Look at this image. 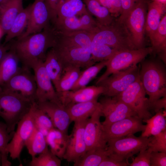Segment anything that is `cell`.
Wrapping results in <instances>:
<instances>
[{
  "label": "cell",
  "mask_w": 166,
  "mask_h": 166,
  "mask_svg": "<svg viewBox=\"0 0 166 166\" xmlns=\"http://www.w3.org/2000/svg\"><path fill=\"white\" fill-rule=\"evenodd\" d=\"M81 69L72 65L63 68L59 82V91L57 93L71 90L79 76Z\"/></svg>",
  "instance_id": "obj_37"
},
{
  "label": "cell",
  "mask_w": 166,
  "mask_h": 166,
  "mask_svg": "<svg viewBox=\"0 0 166 166\" xmlns=\"http://www.w3.org/2000/svg\"><path fill=\"white\" fill-rule=\"evenodd\" d=\"M68 136L54 128L45 136L50 151L60 159L63 158L65 152Z\"/></svg>",
  "instance_id": "obj_29"
},
{
  "label": "cell",
  "mask_w": 166,
  "mask_h": 166,
  "mask_svg": "<svg viewBox=\"0 0 166 166\" xmlns=\"http://www.w3.org/2000/svg\"><path fill=\"white\" fill-rule=\"evenodd\" d=\"M165 113L162 109L156 113L153 116L143 122L146 123L144 130L142 132L141 136L148 137L156 135L166 130Z\"/></svg>",
  "instance_id": "obj_33"
},
{
  "label": "cell",
  "mask_w": 166,
  "mask_h": 166,
  "mask_svg": "<svg viewBox=\"0 0 166 166\" xmlns=\"http://www.w3.org/2000/svg\"><path fill=\"white\" fill-rule=\"evenodd\" d=\"M10 49L9 44L5 45L0 43V62Z\"/></svg>",
  "instance_id": "obj_49"
},
{
  "label": "cell",
  "mask_w": 166,
  "mask_h": 166,
  "mask_svg": "<svg viewBox=\"0 0 166 166\" xmlns=\"http://www.w3.org/2000/svg\"><path fill=\"white\" fill-rule=\"evenodd\" d=\"M112 152L107 147L87 151L76 161L74 166H99Z\"/></svg>",
  "instance_id": "obj_35"
},
{
  "label": "cell",
  "mask_w": 166,
  "mask_h": 166,
  "mask_svg": "<svg viewBox=\"0 0 166 166\" xmlns=\"http://www.w3.org/2000/svg\"><path fill=\"white\" fill-rule=\"evenodd\" d=\"M15 132H8L5 123L0 122V152L2 156V166H10L11 162L8 159L6 150L7 145L12 138Z\"/></svg>",
  "instance_id": "obj_39"
},
{
  "label": "cell",
  "mask_w": 166,
  "mask_h": 166,
  "mask_svg": "<svg viewBox=\"0 0 166 166\" xmlns=\"http://www.w3.org/2000/svg\"><path fill=\"white\" fill-rule=\"evenodd\" d=\"M91 43L105 45L117 52L136 49L124 24L120 22L117 19H114L108 25H99L93 34Z\"/></svg>",
  "instance_id": "obj_4"
},
{
  "label": "cell",
  "mask_w": 166,
  "mask_h": 166,
  "mask_svg": "<svg viewBox=\"0 0 166 166\" xmlns=\"http://www.w3.org/2000/svg\"><path fill=\"white\" fill-rule=\"evenodd\" d=\"M83 2L88 12L96 17V20L99 25H109L114 20L108 9L96 0H84Z\"/></svg>",
  "instance_id": "obj_31"
},
{
  "label": "cell",
  "mask_w": 166,
  "mask_h": 166,
  "mask_svg": "<svg viewBox=\"0 0 166 166\" xmlns=\"http://www.w3.org/2000/svg\"><path fill=\"white\" fill-rule=\"evenodd\" d=\"M108 60L98 62L81 71L78 79L70 90H74L86 86L100 71L106 66Z\"/></svg>",
  "instance_id": "obj_36"
},
{
  "label": "cell",
  "mask_w": 166,
  "mask_h": 166,
  "mask_svg": "<svg viewBox=\"0 0 166 166\" xmlns=\"http://www.w3.org/2000/svg\"><path fill=\"white\" fill-rule=\"evenodd\" d=\"M61 164V159L49 150L32 159L29 166H60Z\"/></svg>",
  "instance_id": "obj_40"
},
{
  "label": "cell",
  "mask_w": 166,
  "mask_h": 166,
  "mask_svg": "<svg viewBox=\"0 0 166 166\" xmlns=\"http://www.w3.org/2000/svg\"><path fill=\"white\" fill-rule=\"evenodd\" d=\"M4 34L3 33L1 29V27H0V38H1L2 36Z\"/></svg>",
  "instance_id": "obj_51"
},
{
  "label": "cell",
  "mask_w": 166,
  "mask_h": 166,
  "mask_svg": "<svg viewBox=\"0 0 166 166\" xmlns=\"http://www.w3.org/2000/svg\"><path fill=\"white\" fill-rule=\"evenodd\" d=\"M20 62L14 52L10 49L0 62V88L19 71Z\"/></svg>",
  "instance_id": "obj_26"
},
{
  "label": "cell",
  "mask_w": 166,
  "mask_h": 166,
  "mask_svg": "<svg viewBox=\"0 0 166 166\" xmlns=\"http://www.w3.org/2000/svg\"><path fill=\"white\" fill-rule=\"evenodd\" d=\"M97 99L70 104L65 106L71 121L88 118L100 105Z\"/></svg>",
  "instance_id": "obj_25"
},
{
  "label": "cell",
  "mask_w": 166,
  "mask_h": 166,
  "mask_svg": "<svg viewBox=\"0 0 166 166\" xmlns=\"http://www.w3.org/2000/svg\"><path fill=\"white\" fill-rule=\"evenodd\" d=\"M143 122L142 119L136 116L126 117L108 126H103L107 141L108 139L119 138L142 132L145 126Z\"/></svg>",
  "instance_id": "obj_19"
},
{
  "label": "cell",
  "mask_w": 166,
  "mask_h": 166,
  "mask_svg": "<svg viewBox=\"0 0 166 166\" xmlns=\"http://www.w3.org/2000/svg\"><path fill=\"white\" fill-rule=\"evenodd\" d=\"M55 43L54 29L50 24L40 32L10 43V49L14 52L22 66L30 69L38 63L44 61L48 49Z\"/></svg>",
  "instance_id": "obj_1"
},
{
  "label": "cell",
  "mask_w": 166,
  "mask_h": 166,
  "mask_svg": "<svg viewBox=\"0 0 166 166\" xmlns=\"http://www.w3.org/2000/svg\"><path fill=\"white\" fill-rule=\"evenodd\" d=\"M31 4L24 9L14 20L5 39L4 44L5 45L15 37H18L23 33L27 27L29 18Z\"/></svg>",
  "instance_id": "obj_32"
},
{
  "label": "cell",
  "mask_w": 166,
  "mask_h": 166,
  "mask_svg": "<svg viewBox=\"0 0 166 166\" xmlns=\"http://www.w3.org/2000/svg\"><path fill=\"white\" fill-rule=\"evenodd\" d=\"M36 84V102L49 101L63 105L61 102L57 93L43 64L40 61L32 68Z\"/></svg>",
  "instance_id": "obj_15"
},
{
  "label": "cell",
  "mask_w": 166,
  "mask_h": 166,
  "mask_svg": "<svg viewBox=\"0 0 166 166\" xmlns=\"http://www.w3.org/2000/svg\"><path fill=\"white\" fill-rule=\"evenodd\" d=\"M140 65H135L127 69L115 72L97 85L103 88L104 96L113 97L125 90L139 77Z\"/></svg>",
  "instance_id": "obj_7"
},
{
  "label": "cell",
  "mask_w": 166,
  "mask_h": 166,
  "mask_svg": "<svg viewBox=\"0 0 166 166\" xmlns=\"http://www.w3.org/2000/svg\"><path fill=\"white\" fill-rule=\"evenodd\" d=\"M36 103L38 107L49 116L54 127L67 134L69 126L72 122L65 107L49 101Z\"/></svg>",
  "instance_id": "obj_20"
},
{
  "label": "cell",
  "mask_w": 166,
  "mask_h": 166,
  "mask_svg": "<svg viewBox=\"0 0 166 166\" xmlns=\"http://www.w3.org/2000/svg\"><path fill=\"white\" fill-rule=\"evenodd\" d=\"M51 16L45 0H35L31 4L26 31L17 39L41 31L51 23Z\"/></svg>",
  "instance_id": "obj_16"
},
{
  "label": "cell",
  "mask_w": 166,
  "mask_h": 166,
  "mask_svg": "<svg viewBox=\"0 0 166 166\" xmlns=\"http://www.w3.org/2000/svg\"><path fill=\"white\" fill-rule=\"evenodd\" d=\"M129 164L128 159L112 151L99 166H127Z\"/></svg>",
  "instance_id": "obj_43"
},
{
  "label": "cell",
  "mask_w": 166,
  "mask_h": 166,
  "mask_svg": "<svg viewBox=\"0 0 166 166\" xmlns=\"http://www.w3.org/2000/svg\"><path fill=\"white\" fill-rule=\"evenodd\" d=\"M102 116L99 105L87 121L84 131L87 151L107 147L104 126L100 121Z\"/></svg>",
  "instance_id": "obj_13"
},
{
  "label": "cell",
  "mask_w": 166,
  "mask_h": 166,
  "mask_svg": "<svg viewBox=\"0 0 166 166\" xmlns=\"http://www.w3.org/2000/svg\"><path fill=\"white\" fill-rule=\"evenodd\" d=\"M31 109L35 127L46 136L48 132L54 128L52 121L47 114L38 107L36 102L33 103Z\"/></svg>",
  "instance_id": "obj_38"
},
{
  "label": "cell",
  "mask_w": 166,
  "mask_h": 166,
  "mask_svg": "<svg viewBox=\"0 0 166 166\" xmlns=\"http://www.w3.org/2000/svg\"><path fill=\"white\" fill-rule=\"evenodd\" d=\"M52 48L62 64L63 68L72 65L85 69L96 63L90 51L84 48L64 45L55 41Z\"/></svg>",
  "instance_id": "obj_9"
},
{
  "label": "cell",
  "mask_w": 166,
  "mask_h": 166,
  "mask_svg": "<svg viewBox=\"0 0 166 166\" xmlns=\"http://www.w3.org/2000/svg\"><path fill=\"white\" fill-rule=\"evenodd\" d=\"M52 25L55 29L61 31L84 30L93 33L99 25L87 9L76 15L56 22Z\"/></svg>",
  "instance_id": "obj_18"
},
{
  "label": "cell",
  "mask_w": 166,
  "mask_h": 166,
  "mask_svg": "<svg viewBox=\"0 0 166 166\" xmlns=\"http://www.w3.org/2000/svg\"><path fill=\"white\" fill-rule=\"evenodd\" d=\"M103 92V89L101 86L96 85L61 92L57 94L61 102L65 107L70 104L86 102L98 98Z\"/></svg>",
  "instance_id": "obj_21"
},
{
  "label": "cell",
  "mask_w": 166,
  "mask_h": 166,
  "mask_svg": "<svg viewBox=\"0 0 166 166\" xmlns=\"http://www.w3.org/2000/svg\"><path fill=\"white\" fill-rule=\"evenodd\" d=\"M146 94L139 77L125 90L114 97L125 103L143 121L152 116L149 99Z\"/></svg>",
  "instance_id": "obj_6"
},
{
  "label": "cell",
  "mask_w": 166,
  "mask_h": 166,
  "mask_svg": "<svg viewBox=\"0 0 166 166\" xmlns=\"http://www.w3.org/2000/svg\"><path fill=\"white\" fill-rule=\"evenodd\" d=\"M48 146L45 136L35 127L25 144L32 159L49 150Z\"/></svg>",
  "instance_id": "obj_34"
},
{
  "label": "cell",
  "mask_w": 166,
  "mask_h": 166,
  "mask_svg": "<svg viewBox=\"0 0 166 166\" xmlns=\"http://www.w3.org/2000/svg\"><path fill=\"white\" fill-rule=\"evenodd\" d=\"M33 103L18 93L0 88V117L9 133L14 132L16 125L29 112Z\"/></svg>",
  "instance_id": "obj_3"
},
{
  "label": "cell",
  "mask_w": 166,
  "mask_h": 166,
  "mask_svg": "<svg viewBox=\"0 0 166 166\" xmlns=\"http://www.w3.org/2000/svg\"><path fill=\"white\" fill-rule=\"evenodd\" d=\"M88 118L74 122L72 133L68 136L66 149L63 158L68 162H75L87 151L84 131Z\"/></svg>",
  "instance_id": "obj_17"
},
{
  "label": "cell",
  "mask_w": 166,
  "mask_h": 166,
  "mask_svg": "<svg viewBox=\"0 0 166 166\" xmlns=\"http://www.w3.org/2000/svg\"><path fill=\"white\" fill-rule=\"evenodd\" d=\"M164 4H166V0H156Z\"/></svg>",
  "instance_id": "obj_50"
},
{
  "label": "cell",
  "mask_w": 166,
  "mask_h": 166,
  "mask_svg": "<svg viewBox=\"0 0 166 166\" xmlns=\"http://www.w3.org/2000/svg\"><path fill=\"white\" fill-rule=\"evenodd\" d=\"M151 151L148 148L140 151L137 156L132 158L130 166H150V154Z\"/></svg>",
  "instance_id": "obj_44"
},
{
  "label": "cell",
  "mask_w": 166,
  "mask_h": 166,
  "mask_svg": "<svg viewBox=\"0 0 166 166\" xmlns=\"http://www.w3.org/2000/svg\"><path fill=\"white\" fill-rule=\"evenodd\" d=\"M2 166V156L0 152V166Z\"/></svg>",
  "instance_id": "obj_53"
},
{
  "label": "cell",
  "mask_w": 166,
  "mask_h": 166,
  "mask_svg": "<svg viewBox=\"0 0 166 166\" xmlns=\"http://www.w3.org/2000/svg\"><path fill=\"white\" fill-rule=\"evenodd\" d=\"M148 148L151 152H166V130L149 137Z\"/></svg>",
  "instance_id": "obj_42"
},
{
  "label": "cell",
  "mask_w": 166,
  "mask_h": 166,
  "mask_svg": "<svg viewBox=\"0 0 166 166\" xmlns=\"http://www.w3.org/2000/svg\"><path fill=\"white\" fill-rule=\"evenodd\" d=\"M152 1H154V0H151Z\"/></svg>",
  "instance_id": "obj_54"
},
{
  "label": "cell",
  "mask_w": 166,
  "mask_h": 166,
  "mask_svg": "<svg viewBox=\"0 0 166 166\" xmlns=\"http://www.w3.org/2000/svg\"><path fill=\"white\" fill-rule=\"evenodd\" d=\"M16 132L8 144L6 150L13 160L19 159L26 142L35 128L32 112H29L18 122Z\"/></svg>",
  "instance_id": "obj_11"
},
{
  "label": "cell",
  "mask_w": 166,
  "mask_h": 166,
  "mask_svg": "<svg viewBox=\"0 0 166 166\" xmlns=\"http://www.w3.org/2000/svg\"><path fill=\"white\" fill-rule=\"evenodd\" d=\"M150 160V166H166V152H151Z\"/></svg>",
  "instance_id": "obj_46"
},
{
  "label": "cell",
  "mask_w": 166,
  "mask_h": 166,
  "mask_svg": "<svg viewBox=\"0 0 166 166\" xmlns=\"http://www.w3.org/2000/svg\"><path fill=\"white\" fill-rule=\"evenodd\" d=\"M86 9L82 0H60L57 9L56 19L53 24L76 15Z\"/></svg>",
  "instance_id": "obj_30"
},
{
  "label": "cell",
  "mask_w": 166,
  "mask_h": 166,
  "mask_svg": "<svg viewBox=\"0 0 166 166\" xmlns=\"http://www.w3.org/2000/svg\"><path fill=\"white\" fill-rule=\"evenodd\" d=\"M140 0H121L122 11L117 20L124 23L130 13Z\"/></svg>",
  "instance_id": "obj_45"
},
{
  "label": "cell",
  "mask_w": 166,
  "mask_h": 166,
  "mask_svg": "<svg viewBox=\"0 0 166 166\" xmlns=\"http://www.w3.org/2000/svg\"><path fill=\"white\" fill-rule=\"evenodd\" d=\"M152 53L158 55L160 59L166 63V15L161 18L159 26L150 40Z\"/></svg>",
  "instance_id": "obj_28"
},
{
  "label": "cell",
  "mask_w": 166,
  "mask_h": 166,
  "mask_svg": "<svg viewBox=\"0 0 166 166\" xmlns=\"http://www.w3.org/2000/svg\"><path fill=\"white\" fill-rule=\"evenodd\" d=\"M90 51L95 63L109 60L118 52L106 45L92 43Z\"/></svg>",
  "instance_id": "obj_41"
},
{
  "label": "cell",
  "mask_w": 166,
  "mask_h": 166,
  "mask_svg": "<svg viewBox=\"0 0 166 166\" xmlns=\"http://www.w3.org/2000/svg\"><path fill=\"white\" fill-rule=\"evenodd\" d=\"M166 108V97H162L156 101L151 107V110L156 113L160 110Z\"/></svg>",
  "instance_id": "obj_48"
},
{
  "label": "cell",
  "mask_w": 166,
  "mask_h": 166,
  "mask_svg": "<svg viewBox=\"0 0 166 166\" xmlns=\"http://www.w3.org/2000/svg\"><path fill=\"white\" fill-rule=\"evenodd\" d=\"M152 53L151 47L125 49L117 52L108 60L106 69L97 79L96 85L115 72L137 65L148 55Z\"/></svg>",
  "instance_id": "obj_5"
},
{
  "label": "cell",
  "mask_w": 166,
  "mask_h": 166,
  "mask_svg": "<svg viewBox=\"0 0 166 166\" xmlns=\"http://www.w3.org/2000/svg\"><path fill=\"white\" fill-rule=\"evenodd\" d=\"M0 88L18 93L33 102L37 101V85L34 76L30 69L26 67L22 66Z\"/></svg>",
  "instance_id": "obj_10"
},
{
  "label": "cell",
  "mask_w": 166,
  "mask_h": 166,
  "mask_svg": "<svg viewBox=\"0 0 166 166\" xmlns=\"http://www.w3.org/2000/svg\"><path fill=\"white\" fill-rule=\"evenodd\" d=\"M143 60L140 62L139 77L149 96L151 110V105L156 101L166 97V69L164 64L159 60Z\"/></svg>",
  "instance_id": "obj_2"
},
{
  "label": "cell",
  "mask_w": 166,
  "mask_h": 166,
  "mask_svg": "<svg viewBox=\"0 0 166 166\" xmlns=\"http://www.w3.org/2000/svg\"><path fill=\"white\" fill-rule=\"evenodd\" d=\"M148 137H137L133 135L108 139L107 145L111 151L128 159L140 151L148 148Z\"/></svg>",
  "instance_id": "obj_12"
},
{
  "label": "cell",
  "mask_w": 166,
  "mask_h": 166,
  "mask_svg": "<svg viewBox=\"0 0 166 166\" xmlns=\"http://www.w3.org/2000/svg\"><path fill=\"white\" fill-rule=\"evenodd\" d=\"M24 9L22 0H8L0 4V27L4 34H6L16 18Z\"/></svg>",
  "instance_id": "obj_23"
},
{
  "label": "cell",
  "mask_w": 166,
  "mask_h": 166,
  "mask_svg": "<svg viewBox=\"0 0 166 166\" xmlns=\"http://www.w3.org/2000/svg\"><path fill=\"white\" fill-rule=\"evenodd\" d=\"M148 2L140 0L130 13L124 22L136 49L144 47V37Z\"/></svg>",
  "instance_id": "obj_8"
},
{
  "label": "cell",
  "mask_w": 166,
  "mask_h": 166,
  "mask_svg": "<svg viewBox=\"0 0 166 166\" xmlns=\"http://www.w3.org/2000/svg\"><path fill=\"white\" fill-rule=\"evenodd\" d=\"M43 64L57 93L59 91V82L63 66L52 48L48 51Z\"/></svg>",
  "instance_id": "obj_27"
},
{
  "label": "cell",
  "mask_w": 166,
  "mask_h": 166,
  "mask_svg": "<svg viewBox=\"0 0 166 166\" xmlns=\"http://www.w3.org/2000/svg\"><path fill=\"white\" fill-rule=\"evenodd\" d=\"M99 102L102 115L105 117L102 123L104 126L127 117L137 116L125 103L115 97L104 96Z\"/></svg>",
  "instance_id": "obj_14"
},
{
  "label": "cell",
  "mask_w": 166,
  "mask_h": 166,
  "mask_svg": "<svg viewBox=\"0 0 166 166\" xmlns=\"http://www.w3.org/2000/svg\"><path fill=\"white\" fill-rule=\"evenodd\" d=\"M54 29L56 42L64 45L80 47L90 51L93 33L84 30L67 31Z\"/></svg>",
  "instance_id": "obj_22"
},
{
  "label": "cell",
  "mask_w": 166,
  "mask_h": 166,
  "mask_svg": "<svg viewBox=\"0 0 166 166\" xmlns=\"http://www.w3.org/2000/svg\"><path fill=\"white\" fill-rule=\"evenodd\" d=\"M148 8L145 33L151 40L159 26L162 16L165 11L166 4L155 0L148 2Z\"/></svg>",
  "instance_id": "obj_24"
},
{
  "label": "cell",
  "mask_w": 166,
  "mask_h": 166,
  "mask_svg": "<svg viewBox=\"0 0 166 166\" xmlns=\"http://www.w3.org/2000/svg\"><path fill=\"white\" fill-rule=\"evenodd\" d=\"M60 0H45L51 16V23H53L56 20V11Z\"/></svg>",
  "instance_id": "obj_47"
},
{
  "label": "cell",
  "mask_w": 166,
  "mask_h": 166,
  "mask_svg": "<svg viewBox=\"0 0 166 166\" xmlns=\"http://www.w3.org/2000/svg\"><path fill=\"white\" fill-rule=\"evenodd\" d=\"M8 0H0V4L4 3Z\"/></svg>",
  "instance_id": "obj_52"
}]
</instances>
